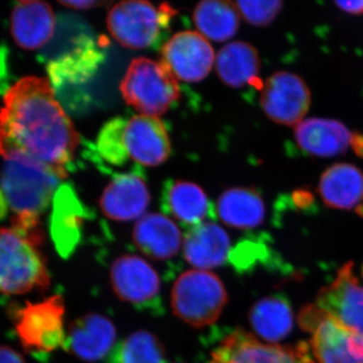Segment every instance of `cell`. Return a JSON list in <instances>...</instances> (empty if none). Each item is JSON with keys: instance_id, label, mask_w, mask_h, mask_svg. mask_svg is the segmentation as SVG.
Returning <instances> with one entry per match:
<instances>
[{"instance_id": "cell-29", "label": "cell", "mask_w": 363, "mask_h": 363, "mask_svg": "<svg viewBox=\"0 0 363 363\" xmlns=\"http://www.w3.org/2000/svg\"><path fill=\"white\" fill-rule=\"evenodd\" d=\"M125 119L121 117L108 121L97 138V150L105 161L121 166L128 162V157L124 152L121 133Z\"/></svg>"}, {"instance_id": "cell-32", "label": "cell", "mask_w": 363, "mask_h": 363, "mask_svg": "<svg viewBox=\"0 0 363 363\" xmlns=\"http://www.w3.org/2000/svg\"><path fill=\"white\" fill-rule=\"evenodd\" d=\"M62 6L68 7V9H91L94 7L104 6L106 2L101 1V0H70V1H59Z\"/></svg>"}, {"instance_id": "cell-19", "label": "cell", "mask_w": 363, "mask_h": 363, "mask_svg": "<svg viewBox=\"0 0 363 363\" xmlns=\"http://www.w3.org/2000/svg\"><path fill=\"white\" fill-rule=\"evenodd\" d=\"M162 207L164 213L188 228L203 223L204 219L216 216L213 204L206 193L192 182L167 181L162 189Z\"/></svg>"}, {"instance_id": "cell-17", "label": "cell", "mask_w": 363, "mask_h": 363, "mask_svg": "<svg viewBox=\"0 0 363 363\" xmlns=\"http://www.w3.org/2000/svg\"><path fill=\"white\" fill-rule=\"evenodd\" d=\"M56 26V16L47 2H16L11 13V35L23 50L44 49L54 37Z\"/></svg>"}, {"instance_id": "cell-20", "label": "cell", "mask_w": 363, "mask_h": 363, "mask_svg": "<svg viewBox=\"0 0 363 363\" xmlns=\"http://www.w3.org/2000/svg\"><path fill=\"white\" fill-rule=\"evenodd\" d=\"M294 135L300 149L307 154L331 157L346 152L352 133L341 121L311 117L297 124Z\"/></svg>"}, {"instance_id": "cell-9", "label": "cell", "mask_w": 363, "mask_h": 363, "mask_svg": "<svg viewBox=\"0 0 363 363\" xmlns=\"http://www.w3.org/2000/svg\"><path fill=\"white\" fill-rule=\"evenodd\" d=\"M209 363H315L307 343L276 345L236 329L212 351Z\"/></svg>"}, {"instance_id": "cell-10", "label": "cell", "mask_w": 363, "mask_h": 363, "mask_svg": "<svg viewBox=\"0 0 363 363\" xmlns=\"http://www.w3.org/2000/svg\"><path fill=\"white\" fill-rule=\"evenodd\" d=\"M111 281L114 293L123 302L140 311H161V279L142 257L123 255L114 260Z\"/></svg>"}, {"instance_id": "cell-37", "label": "cell", "mask_w": 363, "mask_h": 363, "mask_svg": "<svg viewBox=\"0 0 363 363\" xmlns=\"http://www.w3.org/2000/svg\"><path fill=\"white\" fill-rule=\"evenodd\" d=\"M7 212H9V202H7L6 196L0 188V220L6 218Z\"/></svg>"}, {"instance_id": "cell-11", "label": "cell", "mask_w": 363, "mask_h": 363, "mask_svg": "<svg viewBox=\"0 0 363 363\" xmlns=\"http://www.w3.org/2000/svg\"><path fill=\"white\" fill-rule=\"evenodd\" d=\"M312 94L304 79L297 74L279 71L264 83L260 106L274 123L296 126L309 111Z\"/></svg>"}, {"instance_id": "cell-26", "label": "cell", "mask_w": 363, "mask_h": 363, "mask_svg": "<svg viewBox=\"0 0 363 363\" xmlns=\"http://www.w3.org/2000/svg\"><path fill=\"white\" fill-rule=\"evenodd\" d=\"M193 20L203 37L214 42H225L238 33L240 13L234 2L207 0L196 6Z\"/></svg>"}, {"instance_id": "cell-8", "label": "cell", "mask_w": 363, "mask_h": 363, "mask_svg": "<svg viewBox=\"0 0 363 363\" xmlns=\"http://www.w3.org/2000/svg\"><path fill=\"white\" fill-rule=\"evenodd\" d=\"M303 330L311 334L314 357L319 363H363V337L339 324L317 305L298 315Z\"/></svg>"}, {"instance_id": "cell-30", "label": "cell", "mask_w": 363, "mask_h": 363, "mask_svg": "<svg viewBox=\"0 0 363 363\" xmlns=\"http://www.w3.org/2000/svg\"><path fill=\"white\" fill-rule=\"evenodd\" d=\"M240 13L250 25L267 26L271 25L283 9L284 4L279 0L269 1L235 2Z\"/></svg>"}, {"instance_id": "cell-1", "label": "cell", "mask_w": 363, "mask_h": 363, "mask_svg": "<svg viewBox=\"0 0 363 363\" xmlns=\"http://www.w3.org/2000/svg\"><path fill=\"white\" fill-rule=\"evenodd\" d=\"M79 143L49 80L28 76L9 88L0 109V156L6 161L43 164L66 179Z\"/></svg>"}, {"instance_id": "cell-21", "label": "cell", "mask_w": 363, "mask_h": 363, "mask_svg": "<svg viewBox=\"0 0 363 363\" xmlns=\"http://www.w3.org/2000/svg\"><path fill=\"white\" fill-rule=\"evenodd\" d=\"M230 245V238L222 227L203 222L188 228L184 238V257L191 266L208 271L226 262Z\"/></svg>"}, {"instance_id": "cell-35", "label": "cell", "mask_w": 363, "mask_h": 363, "mask_svg": "<svg viewBox=\"0 0 363 363\" xmlns=\"http://www.w3.org/2000/svg\"><path fill=\"white\" fill-rule=\"evenodd\" d=\"M350 147L357 157L363 159V133H352L351 135Z\"/></svg>"}, {"instance_id": "cell-5", "label": "cell", "mask_w": 363, "mask_h": 363, "mask_svg": "<svg viewBox=\"0 0 363 363\" xmlns=\"http://www.w3.org/2000/svg\"><path fill=\"white\" fill-rule=\"evenodd\" d=\"M228 296L216 274L202 269L183 272L172 289L174 314L184 323L202 328L216 322L227 304Z\"/></svg>"}, {"instance_id": "cell-4", "label": "cell", "mask_w": 363, "mask_h": 363, "mask_svg": "<svg viewBox=\"0 0 363 363\" xmlns=\"http://www.w3.org/2000/svg\"><path fill=\"white\" fill-rule=\"evenodd\" d=\"M126 104L143 116L157 117L168 111L180 98V86L173 72L162 61L133 60L121 83Z\"/></svg>"}, {"instance_id": "cell-24", "label": "cell", "mask_w": 363, "mask_h": 363, "mask_svg": "<svg viewBox=\"0 0 363 363\" xmlns=\"http://www.w3.org/2000/svg\"><path fill=\"white\" fill-rule=\"evenodd\" d=\"M259 52L247 42L229 43L217 55V74L222 82L231 88L252 85L262 89L264 84L259 78Z\"/></svg>"}, {"instance_id": "cell-2", "label": "cell", "mask_w": 363, "mask_h": 363, "mask_svg": "<svg viewBox=\"0 0 363 363\" xmlns=\"http://www.w3.org/2000/svg\"><path fill=\"white\" fill-rule=\"evenodd\" d=\"M54 169L21 161H6L0 173V188L16 218L40 219L54 200L60 182Z\"/></svg>"}, {"instance_id": "cell-28", "label": "cell", "mask_w": 363, "mask_h": 363, "mask_svg": "<svg viewBox=\"0 0 363 363\" xmlns=\"http://www.w3.org/2000/svg\"><path fill=\"white\" fill-rule=\"evenodd\" d=\"M108 363H166V350L152 332H133L111 351Z\"/></svg>"}, {"instance_id": "cell-22", "label": "cell", "mask_w": 363, "mask_h": 363, "mask_svg": "<svg viewBox=\"0 0 363 363\" xmlns=\"http://www.w3.org/2000/svg\"><path fill=\"white\" fill-rule=\"evenodd\" d=\"M318 193L328 207L357 210L363 205V172L348 162L332 164L322 174Z\"/></svg>"}, {"instance_id": "cell-34", "label": "cell", "mask_w": 363, "mask_h": 363, "mask_svg": "<svg viewBox=\"0 0 363 363\" xmlns=\"http://www.w3.org/2000/svg\"><path fill=\"white\" fill-rule=\"evenodd\" d=\"M334 4L344 13L352 16L363 14V1H335Z\"/></svg>"}, {"instance_id": "cell-14", "label": "cell", "mask_w": 363, "mask_h": 363, "mask_svg": "<svg viewBox=\"0 0 363 363\" xmlns=\"http://www.w3.org/2000/svg\"><path fill=\"white\" fill-rule=\"evenodd\" d=\"M121 140L128 160L143 166H160L171 155L168 133L157 117L140 114L125 119Z\"/></svg>"}, {"instance_id": "cell-31", "label": "cell", "mask_w": 363, "mask_h": 363, "mask_svg": "<svg viewBox=\"0 0 363 363\" xmlns=\"http://www.w3.org/2000/svg\"><path fill=\"white\" fill-rule=\"evenodd\" d=\"M292 199L294 204L298 209H307V208L311 207L315 202L314 195L311 191L307 190V189H297L294 191Z\"/></svg>"}, {"instance_id": "cell-27", "label": "cell", "mask_w": 363, "mask_h": 363, "mask_svg": "<svg viewBox=\"0 0 363 363\" xmlns=\"http://www.w3.org/2000/svg\"><path fill=\"white\" fill-rule=\"evenodd\" d=\"M250 321L260 338L274 343L286 338L292 331L293 312L285 298H264L252 306Z\"/></svg>"}, {"instance_id": "cell-16", "label": "cell", "mask_w": 363, "mask_h": 363, "mask_svg": "<svg viewBox=\"0 0 363 363\" xmlns=\"http://www.w3.org/2000/svg\"><path fill=\"white\" fill-rule=\"evenodd\" d=\"M116 339L113 322L100 314H87L71 324L64 350L86 362H95L108 354Z\"/></svg>"}, {"instance_id": "cell-36", "label": "cell", "mask_w": 363, "mask_h": 363, "mask_svg": "<svg viewBox=\"0 0 363 363\" xmlns=\"http://www.w3.org/2000/svg\"><path fill=\"white\" fill-rule=\"evenodd\" d=\"M6 51L4 49H0V88H4L6 86Z\"/></svg>"}, {"instance_id": "cell-23", "label": "cell", "mask_w": 363, "mask_h": 363, "mask_svg": "<svg viewBox=\"0 0 363 363\" xmlns=\"http://www.w3.org/2000/svg\"><path fill=\"white\" fill-rule=\"evenodd\" d=\"M136 247L155 260L173 259L180 250L182 235L175 222L164 215H145L136 222L133 231Z\"/></svg>"}, {"instance_id": "cell-3", "label": "cell", "mask_w": 363, "mask_h": 363, "mask_svg": "<svg viewBox=\"0 0 363 363\" xmlns=\"http://www.w3.org/2000/svg\"><path fill=\"white\" fill-rule=\"evenodd\" d=\"M40 248L14 229L0 226V293L23 295L49 289L51 278Z\"/></svg>"}, {"instance_id": "cell-13", "label": "cell", "mask_w": 363, "mask_h": 363, "mask_svg": "<svg viewBox=\"0 0 363 363\" xmlns=\"http://www.w3.org/2000/svg\"><path fill=\"white\" fill-rule=\"evenodd\" d=\"M162 61L184 82L195 83L207 77L214 63V51L206 38L185 30L176 33L162 48Z\"/></svg>"}, {"instance_id": "cell-7", "label": "cell", "mask_w": 363, "mask_h": 363, "mask_svg": "<svg viewBox=\"0 0 363 363\" xmlns=\"http://www.w3.org/2000/svg\"><path fill=\"white\" fill-rule=\"evenodd\" d=\"M65 303L54 295L39 303H26L16 312V334L26 352L45 355L66 342Z\"/></svg>"}, {"instance_id": "cell-38", "label": "cell", "mask_w": 363, "mask_h": 363, "mask_svg": "<svg viewBox=\"0 0 363 363\" xmlns=\"http://www.w3.org/2000/svg\"><path fill=\"white\" fill-rule=\"evenodd\" d=\"M362 276H363V267H362Z\"/></svg>"}, {"instance_id": "cell-33", "label": "cell", "mask_w": 363, "mask_h": 363, "mask_svg": "<svg viewBox=\"0 0 363 363\" xmlns=\"http://www.w3.org/2000/svg\"><path fill=\"white\" fill-rule=\"evenodd\" d=\"M0 363H26L20 353L7 346H0Z\"/></svg>"}, {"instance_id": "cell-15", "label": "cell", "mask_w": 363, "mask_h": 363, "mask_svg": "<svg viewBox=\"0 0 363 363\" xmlns=\"http://www.w3.org/2000/svg\"><path fill=\"white\" fill-rule=\"evenodd\" d=\"M150 203L147 183L138 174L113 177L99 200L102 213L116 221H131L142 217Z\"/></svg>"}, {"instance_id": "cell-12", "label": "cell", "mask_w": 363, "mask_h": 363, "mask_svg": "<svg viewBox=\"0 0 363 363\" xmlns=\"http://www.w3.org/2000/svg\"><path fill=\"white\" fill-rule=\"evenodd\" d=\"M316 305L346 329L363 337V286L353 272L352 262L344 264L330 285L320 291Z\"/></svg>"}, {"instance_id": "cell-18", "label": "cell", "mask_w": 363, "mask_h": 363, "mask_svg": "<svg viewBox=\"0 0 363 363\" xmlns=\"http://www.w3.org/2000/svg\"><path fill=\"white\" fill-rule=\"evenodd\" d=\"M85 209L73 189L60 186L54 197L51 216V235L61 257H70L75 252L82 236Z\"/></svg>"}, {"instance_id": "cell-6", "label": "cell", "mask_w": 363, "mask_h": 363, "mask_svg": "<svg viewBox=\"0 0 363 363\" xmlns=\"http://www.w3.org/2000/svg\"><path fill=\"white\" fill-rule=\"evenodd\" d=\"M176 11L169 4L160 7L147 1L130 0L116 4L107 16V28L124 48L143 50L161 39Z\"/></svg>"}, {"instance_id": "cell-25", "label": "cell", "mask_w": 363, "mask_h": 363, "mask_svg": "<svg viewBox=\"0 0 363 363\" xmlns=\"http://www.w3.org/2000/svg\"><path fill=\"white\" fill-rule=\"evenodd\" d=\"M216 211L219 219L227 226L252 229L264 222L266 205L255 188H230L218 198Z\"/></svg>"}]
</instances>
